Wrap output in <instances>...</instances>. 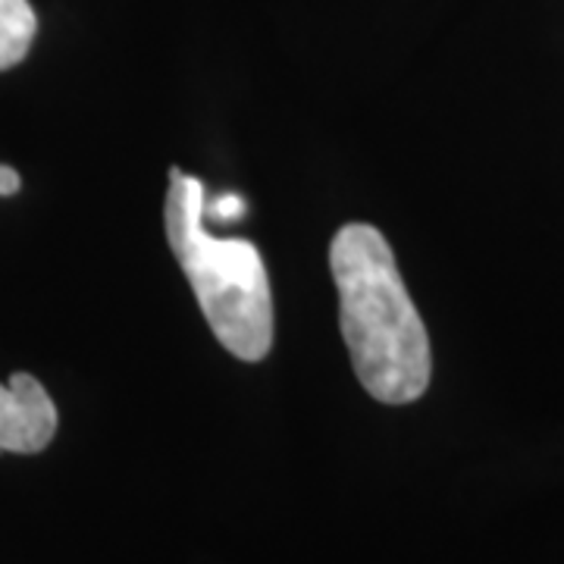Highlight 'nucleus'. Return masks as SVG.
I'll list each match as a JSON object with an SVG mask.
<instances>
[{
	"label": "nucleus",
	"mask_w": 564,
	"mask_h": 564,
	"mask_svg": "<svg viewBox=\"0 0 564 564\" xmlns=\"http://www.w3.org/2000/svg\"><path fill=\"white\" fill-rule=\"evenodd\" d=\"M20 173L13 170V166H7V163H0V198H7V195H17L20 192Z\"/></svg>",
	"instance_id": "423d86ee"
},
{
	"label": "nucleus",
	"mask_w": 564,
	"mask_h": 564,
	"mask_svg": "<svg viewBox=\"0 0 564 564\" xmlns=\"http://www.w3.org/2000/svg\"><path fill=\"white\" fill-rule=\"evenodd\" d=\"M245 217V198L242 195H236V192H223L217 195L214 202H207L204 198V220H214V223H232Z\"/></svg>",
	"instance_id": "39448f33"
},
{
	"label": "nucleus",
	"mask_w": 564,
	"mask_h": 564,
	"mask_svg": "<svg viewBox=\"0 0 564 564\" xmlns=\"http://www.w3.org/2000/svg\"><path fill=\"white\" fill-rule=\"evenodd\" d=\"M329 270L358 383L383 404L417 402L433 377V348L383 232L343 226L329 245Z\"/></svg>",
	"instance_id": "f257e3e1"
},
{
	"label": "nucleus",
	"mask_w": 564,
	"mask_h": 564,
	"mask_svg": "<svg viewBox=\"0 0 564 564\" xmlns=\"http://www.w3.org/2000/svg\"><path fill=\"white\" fill-rule=\"evenodd\" d=\"M39 32V17L29 0H0V73L25 61Z\"/></svg>",
	"instance_id": "20e7f679"
},
{
	"label": "nucleus",
	"mask_w": 564,
	"mask_h": 564,
	"mask_svg": "<svg viewBox=\"0 0 564 564\" xmlns=\"http://www.w3.org/2000/svg\"><path fill=\"white\" fill-rule=\"evenodd\" d=\"M204 182L170 166L166 242L202 304L210 333L239 361H263L273 345V295L258 245L217 239L204 223Z\"/></svg>",
	"instance_id": "f03ea898"
},
{
	"label": "nucleus",
	"mask_w": 564,
	"mask_h": 564,
	"mask_svg": "<svg viewBox=\"0 0 564 564\" xmlns=\"http://www.w3.org/2000/svg\"><path fill=\"white\" fill-rule=\"evenodd\" d=\"M57 433V404L32 373L0 383V455H39Z\"/></svg>",
	"instance_id": "7ed1b4c3"
}]
</instances>
